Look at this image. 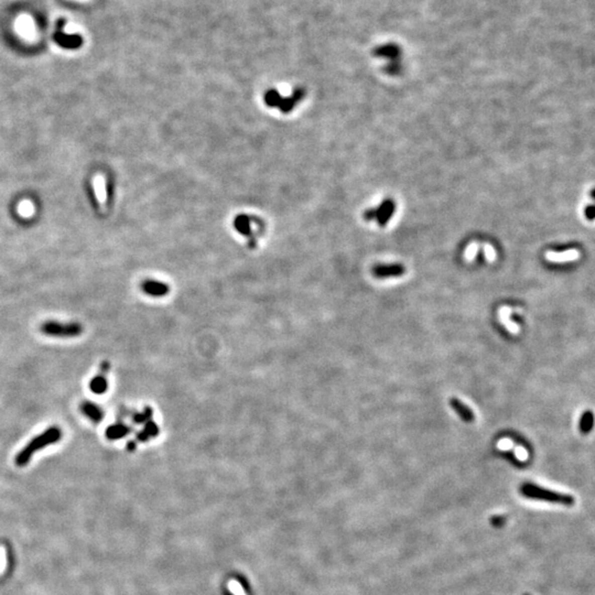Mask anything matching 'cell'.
<instances>
[{
    "instance_id": "obj_1",
    "label": "cell",
    "mask_w": 595,
    "mask_h": 595,
    "mask_svg": "<svg viewBox=\"0 0 595 595\" xmlns=\"http://www.w3.org/2000/svg\"><path fill=\"white\" fill-rule=\"evenodd\" d=\"M62 439V431L59 427H51L44 432L33 438L16 456V464L19 467L26 466L30 462L36 452L43 450L47 446L59 442Z\"/></svg>"
},
{
    "instance_id": "obj_2",
    "label": "cell",
    "mask_w": 595,
    "mask_h": 595,
    "mask_svg": "<svg viewBox=\"0 0 595 595\" xmlns=\"http://www.w3.org/2000/svg\"><path fill=\"white\" fill-rule=\"evenodd\" d=\"M520 494L526 499L542 501L552 504H560L564 506H572L575 503L574 497L569 494L558 493L533 483H525L520 487Z\"/></svg>"
},
{
    "instance_id": "obj_3",
    "label": "cell",
    "mask_w": 595,
    "mask_h": 595,
    "mask_svg": "<svg viewBox=\"0 0 595 595\" xmlns=\"http://www.w3.org/2000/svg\"><path fill=\"white\" fill-rule=\"evenodd\" d=\"M307 95L305 87H296L293 89L292 94L288 97H283L277 89L270 88L265 91L264 102L270 108H277L282 114H289L300 104L301 101Z\"/></svg>"
},
{
    "instance_id": "obj_4",
    "label": "cell",
    "mask_w": 595,
    "mask_h": 595,
    "mask_svg": "<svg viewBox=\"0 0 595 595\" xmlns=\"http://www.w3.org/2000/svg\"><path fill=\"white\" fill-rule=\"evenodd\" d=\"M234 228L239 235L247 239L249 248H255L258 242V237L265 230V224L262 220L257 216L248 214H239L233 222Z\"/></svg>"
},
{
    "instance_id": "obj_5",
    "label": "cell",
    "mask_w": 595,
    "mask_h": 595,
    "mask_svg": "<svg viewBox=\"0 0 595 595\" xmlns=\"http://www.w3.org/2000/svg\"><path fill=\"white\" fill-rule=\"evenodd\" d=\"M41 332L44 335L52 337H77L83 333V327L77 322L61 323L56 321H47L41 325Z\"/></svg>"
},
{
    "instance_id": "obj_6",
    "label": "cell",
    "mask_w": 595,
    "mask_h": 595,
    "mask_svg": "<svg viewBox=\"0 0 595 595\" xmlns=\"http://www.w3.org/2000/svg\"><path fill=\"white\" fill-rule=\"evenodd\" d=\"M394 212V203L391 201V200H386L385 202H382L379 207H377L376 209H370L367 210L364 213V219L366 221H374L376 220L378 222V224L382 227V226H386L387 222L390 220L391 215L393 214Z\"/></svg>"
},
{
    "instance_id": "obj_7",
    "label": "cell",
    "mask_w": 595,
    "mask_h": 595,
    "mask_svg": "<svg viewBox=\"0 0 595 595\" xmlns=\"http://www.w3.org/2000/svg\"><path fill=\"white\" fill-rule=\"evenodd\" d=\"M54 40H55V42L60 45V47L65 48V49H77L79 45L82 44L81 37L76 36V34L74 36V34H67L64 32V30H63L62 21L59 24L58 29H56V31H55Z\"/></svg>"
},
{
    "instance_id": "obj_8",
    "label": "cell",
    "mask_w": 595,
    "mask_h": 595,
    "mask_svg": "<svg viewBox=\"0 0 595 595\" xmlns=\"http://www.w3.org/2000/svg\"><path fill=\"white\" fill-rule=\"evenodd\" d=\"M406 268L400 264H389V265H377L373 268V274L377 278L387 277H400L405 274Z\"/></svg>"
},
{
    "instance_id": "obj_9",
    "label": "cell",
    "mask_w": 595,
    "mask_h": 595,
    "mask_svg": "<svg viewBox=\"0 0 595 595\" xmlns=\"http://www.w3.org/2000/svg\"><path fill=\"white\" fill-rule=\"evenodd\" d=\"M141 290L150 296L160 298L169 293L170 288L167 283L157 280H146L141 283Z\"/></svg>"
},
{
    "instance_id": "obj_10",
    "label": "cell",
    "mask_w": 595,
    "mask_h": 595,
    "mask_svg": "<svg viewBox=\"0 0 595 595\" xmlns=\"http://www.w3.org/2000/svg\"><path fill=\"white\" fill-rule=\"evenodd\" d=\"M450 406L452 408H453L455 413L461 417V419L464 422L470 423V422H473L474 420H475V415H474L473 410L468 407V406H466L464 403L461 402L460 399L454 398V397L451 398Z\"/></svg>"
},
{
    "instance_id": "obj_11",
    "label": "cell",
    "mask_w": 595,
    "mask_h": 595,
    "mask_svg": "<svg viewBox=\"0 0 595 595\" xmlns=\"http://www.w3.org/2000/svg\"><path fill=\"white\" fill-rule=\"evenodd\" d=\"M82 414L86 416L88 419L94 423H100L104 419V411L94 403L84 402L81 404Z\"/></svg>"
},
{
    "instance_id": "obj_12",
    "label": "cell",
    "mask_w": 595,
    "mask_h": 595,
    "mask_svg": "<svg viewBox=\"0 0 595 595\" xmlns=\"http://www.w3.org/2000/svg\"><path fill=\"white\" fill-rule=\"evenodd\" d=\"M130 432H131L130 427L124 425V423L118 422V423H115V425L110 426L106 429L105 436L108 440H111V441H115V440L125 438Z\"/></svg>"
},
{
    "instance_id": "obj_13",
    "label": "cell",
    "mask_w": 595,
    "mask_h": 595,
    "mask_svg": "<svg viewBox=\"0 0 595 595\" xmlns=\"http://www.w3.org/2000/svg\"><path fill=\"white\" fill-rule=\"evenodd\" d=\"M89 389L95 394H104L108 389V381L104 374H98L89 381Z\"/></svg>"
},
{
    "instance_id": "obj_14",
    "label": "cell",
    "mask_w": 595,
    "mask_h": 595,
    "mask_svg": "<svg viewBox=\"0 0 595 595\" xmlns=\"http://www.w3.org/2000/svg\"><path fill=\"white\" fill-rule=\"evenodd\" d=\"M509 314H511V309L509 308H503L501 312H500V316H501V320L502 322L504 323L505 327L512 332V333H518L519 332V328L516 323H514L511 319H509Z\"/></svg>"
},
{
    "instance_id": "obj_15",
    "label": "cell",
    "mask_w": 595,
    "mask_h": 595,
    "mask_svg": "<svg viewBox=\"0 0 595 595\" xmlns=\"http://www.w3.org/2000/svg\"><path fill=\"white\" fill-rule=\"evenodd\" d=\"M547 257L549 259H551L553 261H565V260H573L575 258L579 257V254H577V251L575 250H569V251H565V253H561V254H556V253H549L547 255Z\"/></svg>"
},
{
    "instance_id": "obj_16",
    "label": "cell",
    "mask_w": 595,
    "mask_h": 595,
    "mask_svg": "<svg viewBox=\"0 0 595 595\" xmlns=\"http://www.w3.org/2000/svg\"><path fill=\"white\" fill-rule=\"evenodd\" d=\"M593 422H594V417L593 414L591 411H585L584 414L582 415L581 417V420H580V430L582 433H588L593 428Z\"/></svg>"
},
{
    "instance_id": "obj_17",
    "label": "cell",
    "mask_w": 595,
    "mask_h": 595,
    "mask_svg": "<svg viewBox=\"0 0 595 595\" xmlns=\"http://www.w3.org/2000/svg\"><path fill=\"white\" fill-rule=\"evenodd\" d=\"M96 188H97V196H98L100 202L104 204L106 201V192H105V181L103 178H98L96 180Z\"/></svg>"
},
{
    "instance_id": "obj_18",
    "label": "cell",
    "mask_w": 595,
    "mask_h": 595,
    "mask_svg": "<svg viewBox=\"0 0 595 595\" xmlns=\"http://www.w3.org/2000/svg\"><path fill=\"white\" fill-rule=\"evenodd\" d=\"M152 416V411L150 408H147L145 409V411H142L140 414H135L134 415V421L136 423H145L147 422L149 419H150Z\"/></svg>"
},
{
    "instance_id": "obj_19",
    "label": "cell",
    "mask_w": 595,
    "mask_h": 595,
    "mask_svg": "<svg viewBox=\"0 0 595 595\" xmlns=\"http://www.w3.org/2000/svg\"><path fill=\"white\" fill-rule=\"evenodd\" d=\"M505 520L506 519L504 516H494L493 518L490 519V523L495 528H501V527H503V526H504Z\"/></svg>"
},
{
    "instance_id": "obj_20",
    "label": "cell",
    "mask_w": 595,
    "mask_h": 595,
    "mask_svg": "<svg viewBox=\"0 0 595 595\" xmlns=\"http://www.w3.org/2000/svg\"><path fill=\"white\" fill-rule=\"evenodd\" d=\"M497 446H499V449L501 450H509L513 448V442L512 440L509 439H502L499 444H497Z\"/></svg>"
},
{
    "instance_id": "obj_21",
    "label": "cell",
    "mask_w": 595,
    "mask_h": 595,
    "mask_svg": "<svg viewBox=\"0 0 595 595\" xmlns=\"http://www.w3.org/2000/svg\"><path fill=\"white\" fill-rule=\"evenodd\" d=\"M515 453H516V456L520 461H524L528 457V453L527 451H526L522 446H517L516 449H515Z\"/></svg>"
},
{
    "instance_id": "obj_22",
    "label": "cell",
    "mask_w": 595,
    "mask_h": 595,
    "mask_svg": "<svg viewBox=\"0 0 595 595\" xmlns=\"http://www.w3.org/2000/svg\"><path fill=\"white\" fill-rule=\"evenodd\" d=\"M110 369H111V364L108 363V362H103L101 364V371H102V374L105 375Z\"/></svg>"
},
{
    "instance_id": "obj_23",
    "label": "cell",
    "mask_w": 595,
    "mask_h": 595,
    "mask_svg": "<svg viewBox=\"0 0 595 595\" xmlns=\"http://www.w3.org/2000/svg\"><path fill=\"white\" fill-rule=\"evenodd\" d=\"M593 215H594V209H593L592 205H590V207H587L585 209V216L587 217L588 220L592 221L593 220Z\"/></svg>"
},
{
    "instance_id": "obj_24",
    "label": "cell",
    "mask_w": 595,
    "mask_h": 595,
    "mask_svg": "<svg viewBox=\"0 0 595 595\" xmlns=\"http://www.w3.org/2000/svg\"><path fill=\"white\" fill-rule=\"evenodd\" d=\"M127 449H128L129 451H133V450H135V449H136V443H135L134 441H130V442H128V444H127Z\"/></svg>"
},
{
    "instance_id": "obj_25",
    "label": "cell",
    "mask_w": 595,
    "mask_h": 595,
    "mask_svg": "<svg viewBox=\"0 0 595 595\" xmlns=\"http://www.w3.org/2000/svg\"><path fill=\"white\" fill-rule=\"evenodd\" d=\"M524 595H529V594H524Z\"/></svg>"
}]
</instances>
